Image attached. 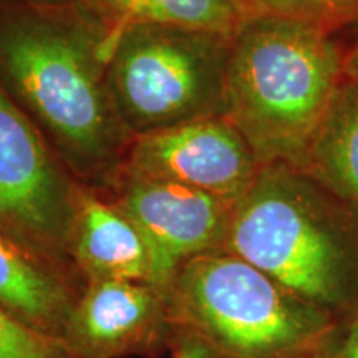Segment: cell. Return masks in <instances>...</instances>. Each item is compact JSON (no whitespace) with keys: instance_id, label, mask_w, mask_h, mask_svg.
Wrapping results in <instances>:
<instances>
[{"instance_id":"16","label":"cell","mask_w":358,"mask_h":358,"mask_svg":"<svg viewBox=\"0 0 358 358\" xmlns=\"http://www.w3.org/2000/svg\"><path fill=\"white\" fill-rule=\"evenodd\" d=\"M327 350L332 358H358V319L340 325Z\"/></svg>"},{"instance_id":"18","label":"cell","mask_w":358,"mask_h":358,"mask_svg":"<svg viewBox=\"0 0 358 358\" xmlns=\"http://www.w3.org/2000/svg\"><path fill=\"white\" fill-rule=\"evenodd\" d=\"M217 353L213 350L208 343L196 337L194 342L185 347V350L179 353L178 358H216Z\"/></svg>"},{"instance_id":"10","label":"cell","mask_w":358,"mask_h":358,"mask_svg":"<svg viewBox=\"0 0 358 358\" xmlns=\"http://www.w3.org/2000/svg\"><path fill=\"white\" fill-rule=\"evenodd\" d=\"M75 252L98 279L148 282V252L136 226L111 206L82 194L73 213Z\"/></svg>"},{"instance_id":"13","label":"cell","mask_w":358,"mask_h":358,"mask_svg":"<svg viewBox=\"0 0 358 358\" xmlns=\"http://www.w3.org/2000/svg\"><path fill=\"white\" fill-rule=\"evenodd\" d=\"M122 27L166 25L234 37L252 15L243 0H90ZM118 30V32H120Z\"/></svg>"},{"instance_id":"3","label":"cell","mask_w":358,"mask_h":358,"mask_svg":"<svg viewBox=\"0 0 358 358\" xmlns=\"http://www.w3.org/2000/svg\"><path fill=\"white\" fill-rule=\"evenodd\" d=\"M171 287L178 315L221 358H301L342 325L227 250L191 259Z\"/></svg>"},{"instance_id":"8","label":"cell","mask_w":358,"mask_h":358,"mask_svg":"<svg viewBox=\"0 0 358 358\" xmlns=\"http://www.w3.org/2000/svg\"><path fill=\"white\" fill-rule=\"evenodd\" d=\"M71 208L69 187L38 133L0 87V227L52 243L65 236Z\"/></svg>"},{"instance_id":"4","label":"cell","mask_w":358,"mask_h":358,"mask_svg":"<svg viewBox=\"0 0 358 358\" xmlns=\"http://www.w3.org/2000/svg\"><path fill=\"white\" fill-rule=\"evenodd\" d=\"M0 71L77 163L108 158L115 110L82 34L38 17H7L0 22Z\"/></svg>"},{"instance_id":"12","label":"cell","mask_w":358,"mask_h":358,"mask_svg":"<svg viewBox=\"0 0 358 358\" xmlns=\"http://www.w3.org/2000/svg\"><path fill=\"white\" fill-rule=\"evenodd\" d=\"M301 169L358 209V85L343 78Z\"/></svg>"},{"instance_id":"9","label":"cell","mask_w":358,"mask_h":358,"mask_svg":"<svg viewBox=\"0 0 358 358\" xmlns=\"http://www.w3.org/2000/svg\"><path fill=\"white\" fill-rule=\"evenodd\" d=\"M159 301L141 282L98 279L71 310L70 343L90 355H106L136 342L155 324Z\"/></svg>"},{"instance_id":"17","label":"cell","mask_w":358,"mask_h":358,"mask_svg":"<svg viewBox=\"0 0 358 358\" xmlns=\"http://www.w3.org/2000/svg\"><path fill=\"white\" fill-rule=\"evenodd\" d=\"M343 78L358 85V37L343 52Z\"/></svg>"},{"instance_id":"7","label":"cell","mask_w":358,"mask_h":358,"mask_svg":"<svg viewBox=\"0 0 358 358\" xmlns=\"http://www.w3.org/2000/svg\"><path fill=\"white\" fill-rule=\"evenodd\" d=\"M131 171L134 178L182 185L236 204L261 164L229 120L208 116L141 134L131 151Z\"/></svg>"},{"instance_id":"2","label":"cell","mask_w":358,"mask_h":358,"mask_svg":"<svg viewBox=\"0 0 358 358\" xmlns=\"http://www.w3.org/2000/svg\"><path fill=\"white\" fill-rule=\"evenodd\" d=\"M343 82L334 29L280 13H252L231 38L224 118L259 164L302 168Z\"/></svg>"},{"instance_id":"19","label":"cell","mask_w":358,"mask_h":358,"mask_svg":"<svg viewBox=\"0 0 358 358\" xmlns=\"http://www.w3.org/2000/svg\"><path fill=\"white\" fill-rule=\"evenodd\" d=\"M329 348V347H327ZM319 350V352H313V353H308V355L306 357H301V358H332V355H330L329 350Z\"/></svg>"},{"instance_id":"15","label":"cell","mask_w":358,"mask_h":358,"mask_svg":"<svg viewBox=\"0 0 358 358\" xmlns=\"http://www.w3.org/2000/svg\"><path fill=\"white\" fill-rule=\"evenodd\" d=\"M252 13L310 19L337 30L358 22V0H243Z\"/></svg>"},{"instance_id":"5","label":"cell","mask_w":358,"mask_h":358,"mask_svg":"<svg viewBox=\"0 0 358 358\" xmlns=\"http://www.w3.org/2000/svg\"><path fill=\"white\" fill-rule=\"evenodd\" d=\"M231 38L181 27H124L106 77L115 115L140 136L222 116Z\"/></svg>"},{"instance_id":"1","label":"cell","mask_w":358,"mask_h":358,"mask_svg":"<svg viewBox=\"0 0 358 358\" xmlns=\"http://www.w3.org/2000/svg\"><path fill=\"white\" fill-rule=\"evenodd\" d=\"M224 250L338 324L358 319V209L303 169L261 168L232 208Z\"/></svg>"},{"instance_id":"14","label":"cell","mask_w":358,"mask_h":358,"mask_svg":"<svg viewBox=\"0 0 358 358\" xmlns=\"http://www.w3.org/2000/svg\"><path fill=\"white\" fill-rule=\"evenodd\" d=\"M0 358H73L62 337L22 320L0 306Z\"/></svg>"},{"instance_id":"11","label":"cell","mask_w":358,"mask_h":358,"mask_svg":"<svg viewBox=\"0 0 358 358\" xmlns=\"http://www.w3.org/2000/svg\"><path fill=\"white\" fill-rule=\"evenodd\" d=\"M0 306L43 332L57 337L66 334L71 308L64 289L3 227H0Z\"/></svg>"},{"instance_id":"6","label":"cell","mask_w":358,"mask_h":358,"mask_svg":"<svg viewBox=\"0 0 358 358\" xmlns=\"http://www.w3.org/2000/svg\"><path fill=\"white\" fill-rule=\"evenodd\" d=\"M234 204L192 187L134 178L120 211L136 226L148 252V285H171L191 259L226 248Z\"/></svg>"}]
</instances>
